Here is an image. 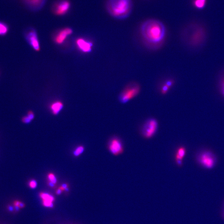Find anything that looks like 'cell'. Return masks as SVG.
I'll list each match as a JSON object with an SVG mask.
<instances>
[{"label":"cell","instance_id":"cell-23","mask_svg":"<svg viewBox=\"0 0 224 224\" xmlns=\"http://www.w3.org/2000/svg\"><path fill=\"white\" fill-rule=\"evenodd\" d=\"M63 190H65L66 191H69V185L68 184L64 183L61 186V187H60Z\"/></svg>","mask_w":224,"mask_h":224},{"label":"cell","instance_id":"cell-32","mask_svg":"<svg viewBox=\"0 0 224 224\" xmlns=\"http://www.w3.org/2000/svg\"></svg>","mask_w":224,"mask_h":224},{"label":"cell","instance_id":"cell-3","mask_svg":"<svg viewBox=\"0 0 224 224\" xmlns=\"http://www.w3.org/2000/svg\"><path fill=\"white\" fill-rule=\"evenodd\" d=\"M190 32L186 38L187 43L193 47H201L206 40V34L204 28L198 26L191 30Z\"/></svg>","mask_w":224,"mask_h":224},{"label":"cell","instance_id":"cell-30","mask_svg":"<svg viewBox=\"0 0 224 224\" xmlns=\"http://www.w3.org/2000/svg\"><path fill=\"white\" fill-rule=\"evenodd\" d=\"M25 207V203L22 202H20V204H19V207L20 208H24Z\"/></svg>","mask_w":224,"mask_h":224},{"label":"cell","instance_id":"cell-15","mask_svg":"<svg viewBox=\"0 0 224 224\" xmlns=\"http://www.w3.org/2000/svg\"><path fill=\"white\" fill-rule=\"evenodd\" d=\"M40 197L42 199L43 201H48L53 202L55 200L54 197L52 195H50L49 193L41 192L39 194Z\"/></svg>","mask_w":224,"mask_h":224},{"label":"cell","instance_id":"cell-28","mask_svg":"<svg viewBox=\"0 0 224 224\" xmlns=\"http://www.w3.org/2000/svg\"><path fill=\"white\" fill-rule=\"evenodd\" d=\"M63 191V190H62V188H61L59 187V188L56 190V194L58 195H60V194L62 193V191Z\"/></svg>","mask_w":224,"mask_h":224},{"label":"cell","instance_id":"cell-10","mask_svg":"<svg viewBox=\"0 0 224 224\" xmlns=\"http://www.w3.org/2000/svg\"><path fill=\"white\" fill-rule=\"evenodd\" d=\"M27 6L33 11L40 10L45 5L46 0H23Z\"/></svg>","mask_w":224,"mask_h":224},{"label":"cell","instance_id":"cell-16","mask_svg":"<svg viewBox=\"0 0 224 224\" xmlns=\"http://www.w3.org/2000/svg\"><path fill=\"white\" fill-rule=\"evenodd\" d=\"M8 30V26L4 23L0 22V35H5Z\"/></svg>","mask_w":224,"mask_h":224},{"label":"cell","instance_id":"cell-24","mask_svg":"<svg viewBox=\"0 0 224 224\" xmlns=\"http://www.w3.org/2000/svg\"><path fill=\"white\" fill-rule=\"evenodd\" d=\"M221 91L224 95V76L221 79Z\"/></svg>","mask_w":224,"mask_h":224},{"label":"cell","instance_id":"cell-25","mask_svg":"<svg viewBox=\"0 0 224 224\" xmlns=\"http://www.w3.org/2000/svg\"><path fill=\"white\" fill-rule=\"evenodd\" d=\"M7 209L10 212H12L15 211V208H14V206L12 205H8L7 206Z\"/></svg>","mask_w":224,"mask_h":224},{"label":"cell","instance_id":"cell-2","mask_svg":"<svg viewBox=\"0 0 224 224\" xmlns=\"http://www.w3.org/2000/svg\"><path fill=\"white\" fill-rule=\"evenodd\" d=\"M106 9L112 17L122 20L128 18L131 14L133 3L131 0H108Z\"/></svg>","mask_w":224,"mask_h":224},{"label":"cell","instance_id":"cell-21","mask_svg":"<svg viewBox=\"0 0 224 224\" xmlns=\"http://www.w3.org/2000/svg\"><path fill=\"white\" fill-rule=\"evenodd\" d=\"M43 204L45 207L52 208L53 207V202L48 201H43Z\"/></svg>","mask_w":224,"mask_h":224},{"label":"cell","instance_id":"cell-5","mask_svg":"<svg viewBox=\"0 0 224 224\" xmlns=\"http://www.w3.org/2000/svg\"><path fill=\"white\" fill-rule=\"evenodd\" d=\"M159 128L158 122L155 118L146 120L141 128V135L144 138L150 139L155 136Z\"/></svg>","mask_w":224,"mask_h":224},{"label":"cell","instance_id":"cell-29","mask_svg":"<svg viewBox=\"0 0 224 224\" xmlns=\"http://www.w3.org/2000/svg\"><path fill=\"white\" fill-rule=\"evenodd\" d=\"M48 184L49 186L51 188H52L55 187V185H56V184H55L49 181L48 183Z\"/></svg>","mask_w":224,"mask_h":224},{"label":"cell","instance_id":"cell-8","mask_svg":"<svg viewBox=\"0 0 224 224\" xmlns=\"http://www.w3.org/2000/svg\"><path fill=\"white\" fill-rule=\"evenodd\" d=\"M70 8L71 3L68 0H59L54 4L52 11L57 16H63L69 12Z\"/></svg>","mask_w":224,"mask_h":224},{"label":"cell","instance_id":"cell-19","mask_svg":"<svg viewBox=\"0 0 224 224\" xmlns=\"http://www.w3.org/2000/svg\"><path fill=\"white\" fill-rule=\"evenodd\" d=\"M47 179L49 181L56 184L57 182V180L56 176L53 173H50L47 175Z\"/></svg>","mask_w":224,"mask_h":224},{"label":"cell","instance_id":"cell-18","mask_svg":"<svg viewBox=\"0 0 224 224\" xmlns=\"http://www.w3.org/2000/svg\"><path fill=\"white\" fill-rule=\"evenodd\" d=\"M206 1V0H194L193 3L196 8L201 9L204 7Z\"/></svg>","mask_w":224,"mask_h":224},{"label":"cell","instance_id":"cell-1","mask_svg":"<svg viewBox=\"0 0 224 224\" xmlns=\"http://www.w3.org/2000/svg\"><path fill=\"white\" fill-rule=\"evenodd\" d=\"M140 31L146 43L153 46L161 44L164 41L166 32L164 25L155 19L145 21L142 25Z\"/></svg>","mask_w":224,"mask_h":224},{"label":"cell","instance_id":"cell-17","mask_svg":"<svg viewBox=\"0 0 224 224\" xmlns=\"http://www.w3.org/2000/svg\"><path fill=\"white\" fill-rule=\"evenodd\" d=\"M84 147L83 146H78L76 147L73 152L74 156L76 157H78L81 155L84 151Z\"/></svg>","mask_w":224,"mask_h":224},{"label":"cell","instance_id":"cell-9","mask_svg":"<svg viewBox=\"0 0 224 224\" xmlns=\"http://www.w3.org/2000/svg\"><path fill=\"white\" fill-rule=\"evenodd\" d=\"M26 38L32 47L36 51L40 49V44L36 31L33 29L29 30L26 34Z\"/></svg>","mask_w":224,"mask_h":224},{"label":"cell","instance_id":"cell-31","mask_svg":"<svg viewBox=\"0 0 224 224\" xmlns=\"http://www.w3.org/2000/svg\"><path fill=\"white\" fill-rule=\"evenodd\" d=\"M0 224H9L8 223H7V222H5V221H2V220H0Z\"/></svg>","mask_w":224,"mask_h":224},{"label":"cell","instance_id":"cell-12","mask_svg":"<svg viewBox=\"0 0 224 224\" xmlns=\"http://www.w3.org/2000/svg\"><path fill=\"white\" fill-rule=\"evenodd\" d=\"M186 150L185 147L181 146L176 150L175 155V161L179 167H181L183 164V160L186 155Z\"/></svg>","mask_w":224,"mask_h":224},{"label":"cell","instance_id":"cell-11","mask_svg":"<svg viewBox=\"0 0 224 224\" xmlns=\"http://www.w3.org/2000/svg\"><path fill=\"white\" fill-rule=\"evenodd\" d=\"M72 33V30L70 28H65L59 31L55 37V42L58 44L63 43L69 35Z\"/></svg>","mask_w":224,"mask_h":224},{"label":"cell","instance_id":"cell-22","mask_svg":"<svg viewBox=\"0 0 224 224\" xmlns=\"http://www.w3.org/2000/svg\"><path fill=\"white\" fill-rule=\"evenodd\" d=\"M22 121H23L24 123H26V124H28V123H30L31 122L32 120L29 118L28 116L27 115L23 117V119H22Z\"/></svg>","mask_w":224,"mask_h":224},{"label":"cell","instance_id":"cell-7","mask_svg":"<svg viewBox=\"0 0 224 224\" xmlns=\"http://www.w3.org/2000/svg\"><path fill=\"white\" fill-rule=\"evenodd\" d=\"M109 152L114 156H118L124 152V146L121 139L118 137L114 136L109 140L108 144Z\"/></svg>","mask_w":224,"mask_h":224},{"label":"cell","instance_id":"cell-13","mask_svg":"<svg viewBox=\"0 0 224 224\" xmlns=\"http://www.w3.org/2000/svg\"><path fill=\"white\" fill-rule=\"evenodd\" d=\"M76 43L79 49L83 52L87 53L91 52L93 44L82 38H79L76 41Z\"/></svg>","mask_w":224,"mask_h":224},{"label":"cell","instance_id":"cell-20","mask_svg":"<svg viewBox=\"0 0 224 224\" xmlns=\"http://www.w3.org/2000/svg\"><path fill=\"white\" fill-rule=\"evenodd\" d=\"M37 181L35 180H31L29 182V186L31 188L34 189L37 187Z\"/></svg>","mask_w":224,"mask_h":224},{"label":"cell","instance_id":"cell-4","mask_svg":"<svg viewBox=\"0 0 224 224\" xmlns=\"http://www.w3.org/2000/svg\"><path fill=\"white\" fill-rule=\"evenodd\" d=\"M140 87L137 83H131L126 86L118 96V100L120 103L125 104L135 98L139 93Z\"/></svg>","mask_w":224,"mask_h":224},{"label":"cell","instance_id":"cell-6","mask_svg":"<svg viewBox=\"0 0 224 224\" xmlns=\"http://www.w3.org/2000/svg\"><path fill=\"white\" fill-rule=\"evenodd\" d=\"M196 160L201 166L206 169L213 168L217 162L215 155L209 150H203L199 153L196 157Z\"/></svg>","mask_w":224,"mask_h":224},{"label":"cell","instance_id":"cell-26","mask_svg":"<svg viewBox=\"0 0 224 224\" xmlns=\"http://www.w3.org/2000/svg\"><path fill=\"white\" fill-rule=\"evenodd\" d=\"M27 116L29 117V118L31 120H32L34 119V113L31 111H30L28 112V114H27Z\"/></svg>","mask_w":224,"mask_h":224},{"label":"cell","instance_id":"cell-14","mask_svg":"<svg viewBox=\"0 0 224 224\" xmlns=\"http://www.w3.org/2000/svg\"><path fill=\"white\" fill-rule=\"evenodd\" d=\"M63 108V104L61 101H57L52 103L51 105L50 108L53 114L56 115L62 111Z\"/></svg>","mask_w":224,"mask_h":224},{"label":"cell","instance_id":"cell-27","mask_svg":"<svg viewBox=\"0 0 224 224\" xmlns=\"http://www.w3.org/2000/svg\"><path fill=\"white\" fill-rule=\"evenodd\" d=\"M20 202H21L20 201H18V200H15V201H13V204L12 205H13L14 207H19Z\"/></svg>","mask_w":224,"mask_h":224}]
</instances>
